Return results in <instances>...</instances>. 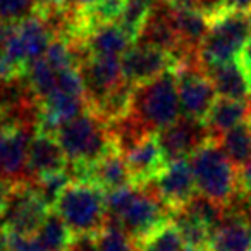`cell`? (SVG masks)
Segmentation results:
<instances>
[{"mask_svg":"<svg viewBox=\"0 0 251 251\" xmlns=\"http://www.w3.org/2000/svg\"><path fill=\"white\" fill-rule=\"evenodd\" d=\"M177 79L179 101H181L182 117L205 122L210 108L219 98L200 57L181 60L174 67Z\"/></svg>","mask_w":251,"mask_h":251,"instance_id":"7","label":"cell"},{"mask_svg":"<svg viewBox=\"0 0 251 251\" xmlns=\"http://www.w3.org/2000/svg\"><path fill=\"white\" fill-rule=\"evenodd\" d=\"M50 208L42 201L31 182H14L7 196L2 220L4 229L11 234H36L43 220L47 219Z\"/></svg>","mask_w":251,"mask_h":251,"instance_id":"9","label":"cell"},{"mask_svg":"<svg viewBox=\"0 0 251 251\" xmlns=\"http://www.w3.org/2000/svg\"><path fill=\"white\" fill-rule=\"evenodd\" d=\"M186 251H213L210 246H203V248H188Z\"/></svg>","mask_w":251,"mask_h":251,"instance_id":"42","label":"cell"},{"mask_svg":"<svg viewBox=\"0 0 251 251\" xmlns=\"http://www.w3.org/2000/svg\"><path fill=\"white\" fill-rule=\"evenodd\" d=\"M11 188H12L11 182L5 181L4 177H0V212H2L5 201H7V196H9V193H11Z\"/></svg>","mask_w":251,"mask_h":251,"instance_id":"36","label":"cell"},{"mask_svg":"<svg viewBox=\"0 0 251 251\" xmlns=\"http://www.w3.org/2000/svg\"><path fill=\"white\" fill-rule=\"evenodd\" d=\"M248 18H250V35H251V14L248 16Z\"/></svg>","mask_w":251,"mask_h":251,"instance_id":"44","label":"cell"},{"mask_svg":"<svg viewBox=\"0 0 251 251\" xmlns=\"http://www.w3.org/2000/svg\"><path fill=\"white\" fill-rule=\"evenodd\" d=\"M107 127L112 145L122 157H126L138 145L143 143L148 136H151V133L145 127L143 122L138 121L131 112L110 121L107 124Z\"/></svg>","mask_w":251,"mask_h":251,"instance_id":"22","label":"cell"},{"mask_svg":"<svg viewBox=\"0 0 251 251\" xmlns=\"http://www.w3.org/2000/svg\"><path fill=\"white\" fill-rule=\"evenodd\" d=\"M241 62H243L244 69L248 71V74H250V77H251V42H250V45L246 47V50L243 52V55H241Z\"/></svg>","mask_w":251,"mask_h":251,"instance_id":"39","label":"cell"},{"mask_svg":"<svg viewBox=\"0 0 251 251\" xmlns=\"http://www.w3.org/2000/svg\"><path fill=\"white\" fill-rule=\"evenodd\" d=\"M121 67L126 83H129L131 86H138L174 69L176 59L165 50L134 43L121 57Z\"/></svg>","mask_w":251,"mask_h":251,"instance_id":"13","label":"cell"},{"mask_svg":"<svg viewBox=\"0 0 251 251\" xmlns=\"http://www.w3.org/2000/svg\"><path fill=\"white\" fill-rule=\"evenodd\" d=\"M67 251H100V248H98V236L74 237Z\"/></svg>","mask_w":251,"mask_h":251,"instance_id":"31","label":"cell"},{"mask_svg":"<svg viewBox=\"0 0 251 251\" xmlns=\"http://www.w3.org/2000/svg\"><path fill=\"white\" fill-rule=\"evenodd\" d=\"M4 229V220H2V213H0V230Z\"/></svg>","mask_w":251,"mask_h":251,"instance_id":"43","label":"cell"},{"mask_svg":"<svg viewBox=\"0 0 251 251\" xmlns=\"http://www.w3.org/2000/svg\"><path fill=\"white\" fill-rule=\"evenodd\" d=\"M100 251H140V246L134 239L114 226H105L98 236Z\"/></svg>","mask_w":251,"mask_h":251,"instance_id":"28","label":"cell"},{"mask_svg":"<svg viewBox=\"0 0 251 251\" xmlns=\"http://www.w3.org/2000/svg\"><path fill=\"white\" fill-rule=\"evenodd\" d=\"M167 164L188 160L195 151L212 141L210 131L203 121L181 117L177 122L155 134Z\"/></svg>","mask_w":251,"mask_h":251,"instance_id":"10","label":"cell"},{"mask_svg":"<svg viewBox=\"0 0 251 251\" xmlns=\"http://www.w3.org/2000/svg\"><path fill=\"white\" fill-rule=\"evenodd\" d=\"M88 182L100 188L103 193H112L133 184V177L126 158L117 150H112L103 158L88 169Z\"/></svg>","mask_w":251,"mask_h":251,"instance_id":"18","label":"cell"},{"mask_svg":"<svg viewBox=\"0 0 251 251\" xmlns=\"http://www.w3.org/2000/svg\"><path fill=\"white\" fill-rule=\"evenodd\" d=\"M239 184L241 189L251 198V164L239 171Z\"/></svg>","mask_w":251,"mask_h":251,"instance_id":"34","label":"cell"},{"mask_svg":"<svg viewBox=\"0 0 251 251\" xmlns=\"http://www.w3.org/2000/svg\"><path fill=\"white\" fill-rule=\"evenodd\" d=\"M83 42L90 55L119 57V59L134 45L117 23H108L90 29L83 36Z\"/></svg>","mask_w":251,"mask_h":251,"instance_id":"20","label":"cell"},{"mask_svg":"<svg viewBox=\"0 0 251 251\" xmlns=\"http://www.w3.org/2000/svg\"><path fill=\"white\" fill-rule=\"evenodd\" d=\"M9 31H11V25H7L5 21L0 19V55H4L5 45H7Z\"/></svg>","mask_w":251,"mask_h":251,"instance_id":"35","label":"cell"},{"mask_svg":"<svg viewBox=\"0 0 251 251\" xmlns=\"http://www.w3.org/2000/svg\"><path fill=\"white\" fill-rule=\"evenodd\" d=\"M36 133L35 127H0V177L11 184L26 181L28 151Z\"/></svg>","mask_w":251,"mask_h":251,"instance_id":"14","label":"cell"},{"mask_svg":"<svg viewBox=\"0 0 251 251\" xmlns=\"http://www.w3.org/2000/svg\"><path fill=\"white\" fill-rule=\"evenodd\" d=\"M23 73H25V71L16 67L12 62H9L4 55H0V84L16 79V77H19Z\"/></svg>","mask_w":251,"mask_h":251,"instance_id":"32","label":"cell"},{"mask_svg":"<svg viewBox=\"0 0 251 251\" xmlns=\"http://www.w3.org/2000/svg\"><path fill=\"white\" fill-rule=\"evenodd\" d=\"M129 112L151 134L177 122L181 119V101L174 69L134 86Z\"/></svg>","mask_w":251,"mask_h":251,"instance_id":"2","label":"cell"},{"mask_svg":"<svg viewBox=\"0 0 251 251\" xmlns=\"http://www.w3.org/2000/svg\"><path fill=\"white\" fill-rule=\"evenodd\" d=\"M250 103H251V98H250Z\"/></svg>","mask_w":251,"mask_h":251,"instance_id":"45","label":"cell"},{"mask_svg":"<svg viewBox=\"0 0 251 251\" xmlns=\"http://www.w3.org/2000/svg\"><path fill=\"white\" fill-rule=\"evenodd\" d=\"M172 5L176 7H186V9H196L198 11L200 4H201V0H169Z\"/></svg>","mask_w":251,"mask_h":251,"instance_id":"38","label":"cell"},{"mask_svg":"<svg viewBox=\"0 0 251 251\" xmlns=\"http://www.w3.org/2000/svg\"><path fill=\"white\" fill-rule=\"evenodd\" d=\"M248 16L250 14L222 11L212 18L210 31L200 47V62L203 67L241 59L251 42Z\"/></svg>","mask_w":251,"mask_h":251,"instance_id":"6","label":"cell"},{"mask_svg":"<svg viewBox=\"0 0 251 251\" xmlns=\"http://www.w3.org/2000/svg\"><path fill=\"white\" fill-rule=\"evenodd\" d=\"M64 0H38L36 7H53V5H62Z\"/></svg>","mask_w":251,"mask_h":251,"instance_id":"40","label":"cell"},{"mask_svg":"<svg viewBox=\"0 0 251 251\" xmlns=\"http://www.w3.org/2000/svg\"><path fill=\"white\" fill-rule=\"evenodd\" d=\"M9 234V251H43L36 234Z\"/></svg>","mask_w":251,"mask_h":251,"instance_id":"30","label":"cell"},{"mask_svg":"<svg viewBox=\"0 0 251 251\" xmlns=\"http://www.w3.org/2000/svg\"><path fill=\"white\" fill-rule=\"evenodd\" d=\"M188 160L195 176L196 193L205 198L226 206L241 189L239 171L217 141H208Z\"/></svg>","mask_w":251,"mask_h":251,"instance_id":"5","label":"cell"},{"mask_svg":"<svg viewBox=\"0 0 251 251\" xmlns=\"http://www.w3.org/2000/svg\"><path fill=\"white\" fill-rule=\"evenodd\" d=\"M83 79L88 107L95 108L101 100L108 97L124 83L121 59L119 57L91 55L84 64L77 67Z\"/></svg>","mask_w":251,"mask_h":251,"instance_id":"12","label":"cell"},{"mask_svg":"<svg viewBox=\"0 0 251 251\" xmlns=\"http://www.w3.org/2000/svg\"><path fill=\"white\" fill-rule=\"evenodd\" d=\"M224 11L251 14V0H224Z\"/></svg>","mask_w":251,"mask_h":251,"instance_id":"33","label":"cell"},{"mask_svg":"<svg viewBox=\"0 0 251 251\" xmlns=\"http://www.w3.org/2000/svg\"><path fill=\"white\" fill-rule=\"evenodd\" d=\"M208 246L213 251H251V226L224 210V219L212 230Z\"/></svg>","mask_w":251,"mask_h":251,"instance_id":"21","label":"cell"},{"mask_svg":"<svg viewBox=\"0 0 251 251\" xmlns=\"http://www.w3.org/2000/svg\"><path fill=\"white\" fill-rule=\"evenodd\" d=\"M74 237L100 236L107 224L105 193L91 182L71 181L53 205Z\"/></svg>","mask_w":251,"mask_h":251,"instance_id":"4","label":"cell"},{"mask_svg":"<svg viewBox=\"0 0 251 251\" xmlns=\"http://www.w3.org/2000/svg\"><path fill=\"white\" fill-rule=\"evenodd\" d=\"M217 95L229 100L248 101L251 98V77L241 59L205 67Z\"/></svg>","mask_w":251,"mask_h":251,"instance_id":"16","label":"cell"},{"mask_svg":"<svg viewBox=\"0 0 251 251\" xmlns=\"http://www.w3.org/2000/svg\"><path fill=\"white\" fill-rule=\"evenodd\" d=\"M71 182V177L66 171L55 172V174L45 176V177H40L36 181L31 182L33 189L36 191V195L42 198V201L47 206H53L59 200V196L62 195V191L67 188V184Z\"/></svg>","mask_w":251,"mask_h":251,"instance_id":"27","label":"cell"},{"mask_svg":"<svg viewBox=\"0 0 251 251\" xmlns=\"http://www.w3.org/2000/svg\"><path fill=\"white\" fill-rule=\"evenodd\" d=\"M43 251H67L74 236L57 212H49L47 219L36 230Z\"/></svg>","mask_w":251,"mask_h":251,"instance_id":"25","label":"cell"},{"mask_svg":"<svg viewBox=\"0 0 251 251\" xmlns=\"http://www.w3.org/2000/svg\"><path fill=\"white\" fill-rule=\"evenodd\" d=\"M140 251H182L184 241L177 227L167 220L138 243Z\"/></svg>","mask_w":251,"mask_h":251,"instance_id":"26","label":"cell"},{"mask_svg":"<svg viewBox=\"0 0 251 251\" xmlns=\"http://www.w3.org/2000/svg\"><path fill=\"white\" fill-rule=\"evenodd\" d=\"M251 119V103L239 100H229V98L219 97L210 108L208 115L205 119V124L210 131V136L213 141H217L227 131L234 129L236 126L246 122Z\"/></svg>","mask_w":251,"mask_h":251,"instance_id":"19","label":"cell"},{"mask_svg":"<svg viewBox=\"0 0 251 251\" xmlns=\"http://www.w3.org/2000/svg\"><path fill=\"white\" fill-rule=\"evenodd\" d=\"M38 0H0V19L7 25H18L35 12Z\"/></svg>","mask_w":251,"mask_h":251,"instance_id":"29","label":"cell"},{"mask_svg":"<svg viewBox=\"0 0 251 251\" xmlns=\"http://www.w3.org/2000/svg\"><path fill=\"white\" fill-rule=\"evenodd\" d=\"M131 2H134V4H138V5H143V7H147V9H151V5H153L157 0H131Z\"/></svg>","mask_w":251,"mask_h":251,"instance_id":"41","label":"cell"},{"mask_svg":"<svg viewBox=\"0 0 251 251\" xmlns=\"http://www.w3.org/2000/svg\"><path fill=\"white\" fill-rule=\"evenodd\" d=\"M105 226L117 227L136 243L171 220V210L147 186L131 184L117 191L105 193Z\"/></svg>","mask_w":251,"mask_h":251,"instance_id":"1","label":"cell"},{"mask_svg":"<svg viewBox=\"0 0 251 251\" xmlns=\"http://www.w3.org/2000/svg\"><path fill=\"white\" fill-rule=\"evenodd\" d=\"M53 134L66 155L67 165H93L115 150L107 122L91 110L64 122Z\"/></svg>","mask_w":251,"mask_h":251,"instance_id":"3","label":"cell"},{"mask_svg":"<svg viewBox=\"0 0 251 251\" xmlns=\"http://www.w3.org/2000/svg\"><path fill=\"white\" fill-rule=\"evenodd\" d=\"M95 0H64V5L71 9H76V11H84L88 9L91 4H93Z\"/></svg>","mask_w":251,"mask_h":251,"instance_id":"37","label":"cell"},{"mask_svg":"<svg viewBox=\"0 0 251 251\" xmlns=\"http://www.w3.org/2000/svg\"><path fill=\"white\" fill-rule=\"evenodd\" d=\"M67 169V158L57 141L55 134L38 131L31 140L28 151L26 182H33L40 177L62 172Z\"/></svg>","mask_w":251,"mask_h":251,"instance_id":"15","label":"cell"},{"mask_svg":"<svg viewBox=\"0 0 251 251\" xmlns=\"http://www.w3.org/2000/svg\"><path fill=\"white\" fill-rule=\"evenodd\" d=\"M53 40L55 36L49 25L36 12H33L18 25H11L4 57L16 67L25 71L28 64L45 55Z\"/></svg>","mask_w":251,"mask_h":251,"instance_id":"8","label":"cell"},{"mask_svg":"<svg viewBox=\"0 0 251 251\" xmlns=\"http://www.w3.org/2000/svg\"><path fill=\"white\" fill-rule=\"evenodd\" d=\"M171 222L177 227L182 241H184V244H188V248H203L210 244L212 229L206 224H203L198 217L188 212L184 206L171 213Z\"/></svg>","mask_w":251,"mask_h":251,"instance_id":"24","label":"cell"},{"mask_svg":"<svg viewBox=\"0 0 251 251\" xmlns=\"http://www.w3.org/2000/svg\"><path fill=\"white\" fill-rule=\"evenodd\" d=\"M219 147L224 150L237 171L251 164V119L227 131L217 140Z\"/></svg>","mask_w":251,"mask_h":251,"instance_id":"23","label":"cell"},{"mask_svg":"<svg viewBox=\"0 0 251 251\" xmlns=\"http://www.w3.org/2000/svg\"><path fill=\"white\" fill-rule=\"evenodd\" d=\"M124 158L131 172V177H133V184L138 186L151 182L155 177L160 176V172L167 165V160L162 153L160 145H158L155 134L148 136L143 143L138 145Z\"/></svg>","mask_w":251,"mask_h":251,"instance_id":"17","label":"cell"},{"mask_svg":"<svg viewBox=\"0 0 251 251\" xmlns=\"http://www.w3.org/2000/svg\"><path fill=\"white\" fill-rule=\"evenodd\" d=\"M143 186H147L171 210V213L184 206L196 195L195 176H193L189 160L171 162L165 165L158 177Z\"/></svg>","mask_w":251,"mask_h":251,"instance_id":"11","label":"cell"}]
</instances>
